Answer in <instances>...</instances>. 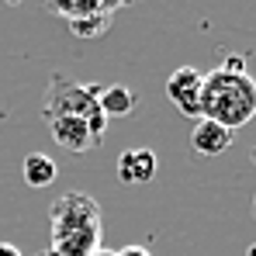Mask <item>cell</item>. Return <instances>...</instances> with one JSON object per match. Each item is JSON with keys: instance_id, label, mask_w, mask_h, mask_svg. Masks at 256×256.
I'll list each match as a JSON object with an SVG mask.
<instances>
[{"instance_id": "1", "label": "cell", "mask_w": 256, "mask_h": 256, "mask_svg": "<svg viewBox=\"0 0 256 256\" xmlns=\"http://www.w3.org/2000/svg\"><path fill=\"white\" fill-rule=\"evenodd\" d=\"M48 239H52L48 253L56 256H94L104 239L100 204L84 190L56 198L48 212Z\"/></svg>"}, {"instance_id": "2", "label": "cell", "mask_w": 256, "mask_h": 256, "mask_svg": "<svg viewBox=\"0 0 256 256\" xmlns=\"http://www.w3.org/2000/svg\"><path fill=\"white\" fill-rule=\"evenodd\" d=\"M201 118L228 128V132L250 125L256 118V80L250 73H225V70L204 73Z\"/></svg>"}, {"instance_id": "3", "label": "cell", "mask_w": 256, "mask_h": 256, "mask_svg": "<svg viewBox=\"0 0 256 256\" xmlns=\"http://www.w3.org/2000/svg\"><path fill=\"white\" fill-rule=\"evenodd\" d=\"M97 97H100V84H80V80H70L66 73H52V80L45 86V100H42V118H59V114H73V118H97L100 108H97Z\"/></svg>"}, {"instance_id": "4", "label": "cell", "mask_w": 256, "mask_h": 256, "mask_svg": "<svg viewBox=\"0 0 256 256\" xmlns=\"http://www.w3.org/2000/svg\"><path fill=\"white\" fill-rule=\"evenodd\" d=\"M201 86H204V73L201 70L180 66L166 80V97H170V104L184 118H201Z\"/></svg>"}, {"instance_id": "5", "label": "cell", "mask_w": 256, "mask_h": 256, "mask_svg": "<svg viewBox=\"0 0 256 256\" xmlns=\"http://www.w3.org/2000/svg\"><path fill=\"white\" fill-rule=\"evenodd\" d=\"M48 132H52V142L66 152H90L97 142L90 135V125L84 118H73V114H59V118H48Z\"/></svg>"}, {"instance_id": "6", "label": "cell", "mask_w": 256, "mask_h": 256, "mask_svg": "<svg viewBox=\"0 0 256 256\" xmlns=\"http://www.w3.org/2000/svg\"><path fill=\"white\" fill-rule=\"evenodd\" d=\"M156 173H160V160H156V152L146 149V146L125 149V152L118 156V180H122V184L142 187V184L156 180Z\"/></svg>"}, {"instance_id": "7", "label": "cell", "mask_w": 256, "mask_h": 256, "mask_svg": "<svg viewBox=\"0 0 256 256\" xmlns=\"http://www.w3.org/2000/svg\"><path fill=\"white\" fill-rule=\"evenodd\" d=\"M232 146V132L222 125H214L208 118H198L190 128V149L198 156H222L225 149Z\"/></svg>"}, {"instance_id": "8", "label": "cell", "mask_w": 256, "mask_h": 256, "mask_svg": "<svg viewBox=\"0 0 256 256\" xmlns=\"http://www.w3.org/2000/svg\"><path fill=\"white\" fill-rule=\"evenodd\" d=\"M138 104V94L128 90L125 84H108L100 86V97H97V108L104 118H128Z\"/></svg>"}, {"instance_id": "9", "label": "cell", "mask_w": 256, "mask_h": 256, "mask_svg": "<svg viewBox=\"0 0 256 256\" xmlns=\"http://www.w3.org/2000/svg\"><path fill=\"white\" fill-rule=\"evenodd\" d=\"M125 4H111V0H66V4H48V10L62 21H80L94 14H118Z\"/></svg>"}, {"instance_id": "10", "label": "cell", "mask_w": 256, "mask_h": 256, "mask_svg": "<svg viewBox=\"0 0 256 256\" xmlns=\"http://www.w3.org/2000/svg\"><path fill=\"white\" fill-rule=\"evenodd\" d=\"M21 176H24V184H28V187L45 190L48 184H56L59 166H56V160H52V156H45V152H28V156H24V163H21Z\"/></svg>"}, {"instance_id": "11", "label": "cell", "mask_w": 256, "mask_h": 256, "mask_svg": "<svg viewBox=\"0 0 256 256\" xmlns=\"http://www.w3.org/2000/svg\"><path fill=\"white\" fill-rule=\"evenodd\" d=\"M111 18L114 14H94V18H80V21H66V28H70V35L73 38H100L108 28H111Z\"/></svg>"}, {"instance_id": "12", "label": "cell", "mask_w": 256, "mask_h": 256, "mask_svg": "<svg viewBox=\"0 0 256 256\" xmlns=\"http://www.w3.org/2000/svg\"><path fill=\"white\" fill-rule=\"evenodd\" d=\"M218 70H225V73H246V59L239 56V52H232V56H225L222 59V66Z\"/></svg>"}, {"instance_id": "13", "label": "cell", "mask_w": 256, "mask_h": 256, "mask_svg": "<svg viewBox=\"0 0 256 256\" xmlns=\"http://www.w3.org/2000/svg\"><path fill=\"white\" fill-rule=\"evenodd\" d=\"M114 256H152L146 246H125V250H118Z\"/></svg>"}, {"instance_id": "14", "label": "cell", "mask_w": 256, "mask_h": 256, "mask_svg": "<svg viewBox=\"0 0 256 256\" xmlns=\"http://www.w3.org/2000/svg\"><path fill=\"white\" fill-rule=\"evenodd\" d=\"M0 256H21V250L14 242H0Z\"/></svg>"}, {"instance_id": "15", "label": "cell", "mask_w": 256, "mask_h": 256, "mask_svg": "<svg viewBox=\"0 0 256 256\" xmlns=\"http://www.w3.org/2000/svg\"><path fill=\"white\" fill-rule=\"evenodd\" d=\"M94 256H114V253H111V250H97Z\"/></svg>"}, {"instance_id": "16", "label": "cell", "mask_w": 256, "mask_h": 256, "mask_svg": "<svg viewBox=\"0 0 256 256\" xmlns=\"http://www.w3.org/2000/svg\"><path fill=\"white\" fill-rule=\"evenodd\" d=\"M253 163H256V149H253ZM253 214H256V201H253Z\"/></svg>"}, {"instance_id": "17", "label": "cell", "mask_w": 256, "mask_h": 256, "mask_svg": "<svg viewBox=\"0 0 256 256\" xmlns=\"http://www.w3.org/2000/svg\"><path fill=\"white\" fill-rule=\"evenodd\" d=\"M250 256H256V246H250Z\"/></svg>"}, {"instance_id": "18", "label": "cell", "mask_w": 256, "mask_h": 256, "mask_svg": "<svg viewBox=\"0 0 256 256\" xmlns=\"http://www.w3.org/2000/svg\"><path fill=\"white\" fill-rule=\"evenodd\" d=\"M48 256H56V253H48Z\"/></svg>"}]
</instances>
